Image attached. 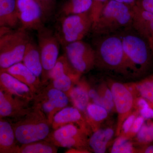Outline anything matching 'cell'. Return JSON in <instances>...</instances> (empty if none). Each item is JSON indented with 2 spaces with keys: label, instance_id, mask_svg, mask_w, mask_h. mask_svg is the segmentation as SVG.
Masks as SVG:
<instances>
[{
  "label": "cell",
  "instance_id": "1",
  "mask_svg": "<svg viewBox=\"0 0 153 153\" xmlns=\"http://www.w3.org/2000/svg\"><path fill=\"white\" fill-rule=\"evenodd\" d=\"M132 7L114 0H109L92 26V32L98 36H106L124 28L132 27Z\"/></svg>",
  "mask_w": 153,
  "mask_h": 153
},
{
  "label": "cell",
  "instance_id": "2",
  "mask_svg": "<svg viewBox=\"0 0 153 153\" xmlns=\"http://www.w3.org/2000/svg\"><path fill=\"white\" fill-rule=\"evenodd\" d=\"M94 49L95 66L107 71L128 74L121 36L112 34L103 36Z\"/></svg>",
  "mask_w": 153,
  "mask_h": 153
},
{
  "label": "cell",
  "instance_id": "3",
  "mask_svg": "<svg viewBox=\"0 0 153 153\" xmlns=\"http://www.w3.org/2000/svg\"><path fill=\"white\" fill-rule=\"evenodd\" d=\"M26 115L25 119L13 126L17 142L25 145L46 140L52 127L45 114L34 107Z\"/></svg>",
  "mask_w": 153,
  "mask_h": 153
},
{
  "label": "cell",
  "instance_id": "4",
  "mask_svg": "<svg viewBox=\"0 0 153 153\" xmlns=\"http://www.w3.org/2000/svg\"><path fill=\"white\" fill-rule=\"evenodd\" d=\"M121 38L128 73L137 74L143 72L149 62V45L139 35L127 33Z\"/></svg>",
  "mask_w": 153,
  "mask_h": 153
},
{
  "label": "cell",
  "instance_id": "5",
  "mask_svg": "<svg viewBox=\"0 0 153 153\" xmlns=\"http://www.w3.org/2000/svg\"><path fill=\"white\" fill-rule=\"evenodd\" d=\"M30 38L22 27L11 30L0 38V68L5 69L22 62Z\"/></svg>",
  "mask_w": 153,
  "mask_h": 153
},
{
  "label": "cell",
  "instance_id": "6",
  "mask_svg": "<svg viewBox=\"0 0 153 153\" xmlns=\"http://www.w3.org/2000/svg\"><path fill=\"white\" fill-rule=\"evenodd\" d=\"M93 25L90 11L62 17L60 35H57V38L64 46L81 41L92 30Z\"/></svg>",
  "mask_w": 153,
  "mask_h": 153
},
{
  "label": "cell",
  "instance_id": "7",
  "mask_svg": "<svg viewBox=\"0 0 153 153\" xmlns=\"http://www.w3.org/2000/svg\"><path fill=\"white\" fill-rule=\"evenodd\" d=\"M38 32V45L43 68L41 77L44 82L59 57L60 43L57 35L49 28L43 27Z\"/></svg>",
  "mask_w": 153,
  "mask_h": 153
},
{
  "label": "cell",
  "instance_id": "8",
  "mask_svg": "<svg viewBox=\"0 0 153 153\" xmlns=\"http://www.w3.org/2000/svg\"><path fill=\"white\" fill-rule=\"evenodd\" d=\"M65 55L71 66L79 74L86 73L95 66L94 49L84 41H79L66 44Z\"/></svg>",
  "mask_w": 153,
  "mask_h": 153
},
{
  "label": "cell",
  "instance_id": "9",
  "mask_svg": "<svg viewBox=\"0 0 153 153\" xmlns=\"http://www.w3.org/2000/svg\"><path fill=\"white\" fill-rule=\"evenodd\" d=\"M110 86L114 106L118 114L115 134L117 136H119L123 123L133 112V110L135 107V95L130 90L127 84L111 81Z\"/></svg>",
  "mask_w": 153,
  "mask_h": 153
},
{
  "label": "cell",
  "instance_id": "10",
  "mask_svg": "<svg viewBox=\"0 0 153 153\" xmlns=\"http://www.w3.org/2000/svg\"><path fill=\"white\" fill-rule=\"evenodd\" d=\"M68 102L69 97L66 93L51 85L37 96L35 107L44 113L52 124L55 115L67 106Z\"/></svg>",
  "mask_w": 153,
  "mask_h": 153
},
{
  "label": "cell",
  "instance_id": "11",
  "mask_svg": "<svg viewBox=\"0 0 153 153\" xmlns=\"http://www.w3.org/2000/svg\"><path fill=\"white\" fill-rule=\"evenodd\" d=\"M16 9L21 27L38 31L44 27L42 11L35 0H16Z\"/></svg>",
  "mask_w": 153,
  "mask_h": 153
},
{
  "label": "cell",
  "instance_id": "12",
  "mask_svg": "<svg viewBox=\"0 0 153 153\" xmlns=\"http://www.w3.org/2000/svg\"><path fill=\"white\" fill-rule=\"evenodd\" d=\"M0 89L11 95L27 101L31 100L34 97V93L29 86L1 68Z\"/></svg>",
  "mask_w": 153,
  "mask_h": 153
},
{
  "label": "cell",
  "instance_id": "13",
  "mask_svg": "<svg viewBox=\"0 0 153 153\" xmlns=\"http://www.w3.org/2000/svg\"><path fill=\"white\" fill-rule=\"evenodd\" d=\"M132 27L138 34L146 39L149 44L153 42V14L137 5L132 7Z\"/></svg>",
  "mask_w": 153,
  "mask_h": 153
},
{
  "label": "cell",
  "instance_id": "14",
  "mask_svg": "<svg viewBox=\"0 0 153 153\" xmlns=\"http://www.w3.org/2000/svg\"><path fill=\"white\" fill-rule=\"evenodd\" d=\"M70 123L77 124L88 131L85 118L82 112L74 107L66 106L58 111L53 117L51 125L52 128L55 130Z\"/></svg>",
  "mask_w": 153,
  "mask_h": 153
},
{
  "label": "cell",
  "instance_id": "15",
  "mask_svg": "<svg viewBox=\"0 0 153 153\" xmlns=\"http://www.w3.org/2000/svg\"><path fill=\"white\" fill-rule=\"evenodd\" d=\"M27 100L9 95L0 103V117H11L25 116L30 112L26 108Z\"/></svg>",
  "mask_w": 153,
  "mask_h": 153
},
{
  "label": "cell",
  "instance_id": "16",
  "mask_svg": "<svg viewBox=\"0 0 153 153\" xmlns=\"http://www.w3.org/2000/svg\"><path fill=\"white\" fill-rule=\"evenodd\" d=\"M4 70L29 86L34 93L41 87L40 78L33 74L22 62Z\"/></svg>",
  "mask_w": 153,
  "mask_h": 153
},
{
  "label": "cell",
  "instance_id": "17",
  "mask_svg": "<svg viewBox=\"0 0 153 153\" xmlns=\"http://www.w3.org/2000/svg\"><path fill=\"white\" fill-rule=\"evenodd\" d=\"M22 62L40 78L43 71L41 55L38 45L31 39L27 44Z\"/></svg>",
  "mask_w": 153,
  "mask_h": 153
},
{
  "label": "cell",
  "instance_id": "18",
  "mask_svg": "<svg viewBox=\"0 0 153 153\" xmlns=\"http://www.w3.org/2000/svg\"><path fill=\"white\" fill-rule=\"evenodd\" d=\"M88 86L87 82L79 79L71 88L68 96L74 107L85 115L90 100L88 90Z\"/></svg>",
  "mask_w": 153,
  "mask_h": 153
},
{
  "label": "cell",
  "instance_id": "19",
  "mask_svg": "<svg viewBox=\"0 0 153 153\" xmlns=\"http://www.w3.org/2000/svg\"><path fill=\"white\" fill-rule=\"evenodd\" d=\"M16 141L13 126L0 120V153H17L19 146L16 145Z\"/></svg>",
  "mask_w": 153,
  "mask_h": 153
},
{
  "label": "cell",
  "instance_id": "20",
  "mask_svg": "<svg viewBox=\"0 0 153 153\" xmlns=\"http://www.w3.org/2000/svg\"><path fill=\"white\" fill-rule=\"evenodd\" d=\"M19 23L16 0H0V27L12 29Z\"/></svg>",
  "mask_w": 153,
  "mask_h": 153
},
{
  "label": "cell",
  "instance_id": "21",
  "mask_svg": "<svg viewBox=\"0 0 153 153\" xmlns=\"http://www.w3.org/2000/svg\"><path fill=\"white\" fill-rule=\"evenodd\" d=\"M94 133L88 140V144L91 149L96 153H104L111 140L114 134L113 129H100L94 131Z\"/></svg>",
  "mask_w": 153,
  "mask_h": 153
},
{
  "label": "cell",
  "instance_id": "22",
  "mask_svg": "<svg viewBox=\"0 0 153 153\" xmlns=\"http://www.w3.org/2000/svg\"><path fill=\"white\" fill-rule=\"evenodd\" d=\"M88 131L76 126L75 124L70 123L60 127L54 131L51 132L46 140L56 145L63 140L78 136L81 135L86 134Z\"/></svg>",
  "mask_w": 153,
  "mask_h": 153
},
{
  "label": "cell",
  "instance_id": "23",
  "mask_svg": "<svg viewBox=\"0 0 153 153\" xmlns=\"http://www.w3.org/2000/svg\"><path fill=\"white\" fill-rule=\"evenodd\" d=\"M109 113L105 108L93 102H89L86 108L85 119L87 124L94 131L106 119Z\"/></svg>",
  "mask_w": 153,
  "mask_h": 153
},
{
  "label": "cell",
  "instance_id": "24",
  "mask_svg": "<svg viewBox=\"0 0 153 153\" xmlns=\"http://www.w3.org/2000/svg\"><path fill=\"white\" fill-rule=\"evenodd\" d=\"M92 6V0H68L61 9L62 16L83 13L89 12Z\"/></svg>",
  "mask_w": 153,
  "mask_h": 153
},
{
  "label": "cell",
  "instance_id": "25",
  "mask_svg": "<svg viewBox=\"0 0 153 153\" xmlns=\"http://www.w3.org/2000/svg\"><path fill=\"white\" fill-rule=\"evenodd\" d=\"M57 146L49 141L43 140L22 145L19 147L18 153H56Z\"/></svg>",
  "mask_w": 153,
  "mask_h": 153
},
{
  "label": "cell",
  "instance_id": "26",
  "mask_svg": "<svg viewBox=\"0 0 153 153\" xmlns=\"http://www.w3.org/2000/svg\"><path fill=\"white\" fill-rule=\"evenodd\" d=\"M81 76L77 72L64 74L52 80L51 85L68 96L71 88L79 81Z\"/></svg>",
  "mask_w": 153,
  "mask_h": 153
},
{
  "label": "cell",
  "instance_id": "27",
  "mask_svg": "<svg viewBox=\"0 0 153 153\" xmlns=\"http://www.w3.org/2000/svg\"><path fill=\"white\" fill-rule=\"evenodd\" d=\"M76 72H77L71 66L68 58L64 55L58 57L54 67L49 72L48 79L52 80L64 74Z\"/></svg>",
  "mask_w": 153,
  "mask_h": 153
},
{
  "label": "cell",
  "instance_id": "28",
  "mask_svg": "<svg viewBox=\"0 0 153 153\" xmlns=\"http://www.w3.org/2000/svg\"><path fill=\"white\" fill-rule=\"evenodd\" d=\"M136 94L145 99L153 108V76L134 83Z\"/></svg>",
  "mask_w": 153,
  "mask_h": 153
},
{
  "label": "cell",
  "instance_id": "29",
  "mask_svg": "<svg viewBox=\"0 0 153 153\" xmlns=\"http://www.w3.org/2000/svg\"><path fill=\"white\" fill-rule=\"evenodd\" d=\"M135 149L130 139L125 136H119L115 140L111 150L112 153H131L134 152Z\"/></svg>",
  "mask_w": 153,
  "mask_h": 153
},
{
  "label": "cell",
  "instance_id": "30",
  "mask_svg": "<svg viewBox=\"0 0 153 153\" xmlns=\"http://www.w3.org/2000/svg\"><path fill=\"white\" fill-rule=\"evenodd\" d=\"M137 140L141 144L153 141V123L143 124L137 134Z\"/></svg>",
  "mask_w": 153,
  "mask_h": 153
},
{
  "label": "cell",
  "instance_id": "31",
  "mask_svg": "<svg viewBox=\"0 0 153 153\" xmlns=\"http://www.w3.org/2000/svg\"><path fill=\"white\" fill-rule=\"evenodd\" d=\"M40 6L44 22H46L53 15L55 9L54 0H35Z\"/></svg>",
  "mask_w": 153,
  "mask_h": 153
},
{
  "label": "cell",
  "instance_id": "32",
  "mask_svg": "<svg viewBox=\"0 0 153 153\" xmlns=\"http://www.w3.org/2000/svg\"><path fill=\"white\" fill-rule=\"evenodd\" d=\"M108 1L109 0H92V6L90 13L93 25L97 21L102 11Z\"/></svg>",
  "mask_w": 153,
  "mask_h": 153
},
{
  "label": "cell",
  "instance_id": "33",
  "mask_svg": "<svg viewBox=\"0 0 153 153\" xmlns=\"http://www.w3.org/2000/svg\"><path fill=\"white\" fill-rule=\"evenodd\" d=\"M91 101L93 103L104 108L108 113L112 111L115 107L113 101L108 100L102 96L100 95L99 93L98 95Z\"/></svg>",
  "mask_w": 153,
  "mask_h": 153
},
{
  "label": "cell",
  "instance_id": "34",
  "mask_svg": "<svg viewBox=\"0 0 153 153\" xmlns=\"http://www.w3.org/2000/svg\"><path fill=\"white\" fill-rule=\"evenodd\" d=\"M144 121L145 119L141 116H137L129 131L127 134L123 136H125L129 139L134 136L136 134L137 135L140 130L141 128L144 123Z\"/></svg>",
  "mask_w": 153,
  "mask_h": 153
},
{
  "label": "cell",
  "instance_id": "35",
  "mask_svg": "<svg viewBox=\"0 0 153 153\" xmlns=\"http://www.w3.org/2000/svg\"><path fill=\"white\" fill-rule=\"evenodd\" d=\"M137 114L138 112L137 111L132 112L126 119L122 126L121 130L119 136L125 135L128 132L135 120L137 116Z\"/></svg>",
  "mask_w": 153,
  "mask_h": 153
},
{
  "label": "cell",
  "instance_id": "36",
  "mask_svg": "<svg viewBox=\"0 0 153 153\" xmlns=\"http://www.w3.org/2000/svg\"><path fill=\"white\" fill-rule=\"evenodd\" d=\"M136 5L153 14V0H137Z\"/></svg>",
  "mask_w": 153,
  "mask_h": 153
},
{
  "label": "cell",
  "instance_id": "37",
  "mask_svg": "<svg viewBox=\"0 0 153 153\" xmlns=\"http://www.w3.org/2000/svg\"><path fill=\"white\" fill-rule=\"evenodd\" d=\"M98 92L100 95L110 101H113L112 92L110 88H108L105 85H102L99 89Z\"/></svg>",
  "mask_w": 153,
  "mask_h": 153
},
{
  "label": "cell",
  "instance_id": "38",
  "mask_svg": "<svg viewBox=\"0 0 153 153\" xmlns=\"http://www.w3.org/2000/svg\"><path fill=\"white\" fill-rule=\"evenodd\" d=\"M139 111L140 116L145 119H153V108L151 106L144 108Z\"/></svg>",
  "mask_w": 153,
  "mask_h": 153
},
{
  "label": "cell",
  "instance_id": "39",
  "mask_svg": "<svg viewBox=\"0 0 153 153\" xmlns=\"http://www.w3.org/2000/svg\"><path fill=\"white\" fill-rule=\"evenodd\" d=\"M150 106V105L148 101L141 97L136 98L135 100V107H136L138 110Z\"/></svg>",
  "mask_w": 153,
  "mask_h": 153
},
{
  "label": "cell",
  "instance_id": "40",
  "mask_svg": "<svg viewBox=\"0 0 153 153\" xmlns=\"http://www.w3.org/2000/svg\"><path fill=\"white\" fill-rule=\"evenodd\" d=\"M114 1L118 2L123 3L131 7H132L134 6L135 5L137 0H114Z\"/></svg>",
  "mask_w": 153,
  "mask_h": 153
},
{
  "label": "cell",
  "instance_id": "41",
  "mask_svg": "<svg viewBox=\"0 0 153 153\" xmlns=\"http://www.w3.org/2000/svg\"><path fill=\"white\" fill-rule=\"evenodd\" d=\"M11 30H12V29L10 28L0 27V38Z\"/></svg>",
  "mask_w": 153,
  "mask_h": 153
},
{
  "label": "cell",
  "instance_id": "42",
  "mask_svg": "<svg viewBox=\"0 0 153 153\" xmlns=\"http://www.w3.org/2000/svg\"><path fill=\"white\" fill-rule=\"evenodd\" d=\"M10 94H9L0 89V103L4 100Z\"/></svg>",
  "mask_w": 153,
  "mask_h": 153
},
{
  "label": "cell",
  "instance_id": "43",
  "mask_svg": "<svg viewBox=\"0 0 153 153\" xmlns=\"http://www.w3.org/2000/svg\"><path fill=\"white\" fill-rule=\"evenodd\" d=\"M144 152L153 153V146H149L147 147L144 151Z\"/></svg>",
  "mask_w": 153,
  "mask_h": 153
},
{
  "label": "cell",
  "instance_id": "44",
  "mask_svg": "<svg viewBox=\"0 0 153 153\" xmlns=\"http://www.w3.org/2000/svg\"><path fill=\"white\" fill-rule=\"evenodd\" d=\"M149 45L150 47V49H152L153 52V42L149 44Z\"/></svg>",
  "mask_w": 153,
  "mask_h": 153
}]
</instances>
